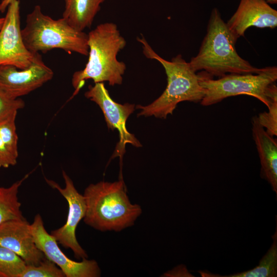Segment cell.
I'll use <instances>...</instances> for the list:
<instances>
[{
  "mask_svg": "<svg viewBox=\"0 0 277 277\" xmlns=\"http://www.w3.org/2000/svg\"><path fill=\"white\" fill-rule=\"evenodd\" d=\"M83 195L86 205L84 222L101 231L118 232L132 226L142 212L139 205L130 201L123 179L91 184Z\"/></svg>",
  "mask_w": 277,
  "mask_h": 277,
  "instance_id": "obj_1",
  "label": "cell"
},
{
  "mask_svg": "<svg viewBox=\"0 0 277 277\" xmlns=\"http://www.w3.org/2000/svg\"><path fill=\"white\" fill-rule=\"evenodd\" d=\"M137 40L142 45L143 53L149 59L155 60L163 66L167 75V85L162 94L150 104L137 105L141 109L138 116H154L166 118L172 114L177 104L182 102H200L204 95V90L200 83V75L179 54L171 61L159 55L144 36Z\"/></svg>",
  "mask_w": 277,
  "mask_h": 277,
  "instance_id": "obj_2",
  "label": "cell"
},
{
  "mask_svg": "<svg viewBox=\"0 0 277 277\" xmlns=\"http://www.w3.org/2000/svg\"><path fill=\"white\" fill-rule=\"evenodd\" d=\"M126 41L113 23L97 26L88 34V61L85 68L75 72L72 77L76 94L89 79L94 83L108 82L110 86L121 85L126 69L123 62L117 58L118 53L124 48Z\"/></svg>",
  "mask_w": 277,
  "mask_h": 277,
  "instance_id": "obj_3",
  "label": "cell"
},
{
  "mask_svg": "<svg viewBox=\"0 0 277 277\" xmlns=\"http://www.w3.org/2000/svg\"><path fill=\"white\" fill-rule=\"evenodd\" d=\"M237 39L222 19L218 9L211 13L207 33L197 55L189 62L195 71H204L211 76L221 77L228 73H258L255 67L237 53Z\"/></svg>",
  "mask_w": 277,
  "mask_h": 277,
  "instance_id": "obj_4",
  "label": "cell"
},
{
  "mask_svg": "<svg viewBox=\"0 0 277 277\" xmlns=\"http://www.w3.org/2000/svg\"><path fill=\"white\" fill-rule=\"evenodd\" d=\"M22 35L26 48L33 53L61 49L88 55V34L74 29L63 17L54 19L44 14L39 5L27 15Z\"/></svg>",
  "mask_w": 277,
  "mask_h": 277,
  "instance_id": "obj_5",
  "label": "cell"
},
{
  "mask_svg": "<svg viewBox=\"0 0 277 277\" xmlns=\"http://www.w3.org/2000/svg\"><path fill=\"white\" fill-rule=\"evenodd\" d=\"M200 83L204 90L201 104L204 106L218 103L228 97L242 94L259 100L267 108L277 100V68H262L258 73L227 74L213 79L204 71L199 72Z\"/></svg>",
  "mask_w": 277,
  "mask_h": 277,
  "instance_id": "obj_6",
  "label": "cell"
},
{
  "mask_svg": "<svg viewBox=\"0 0 277 277\" xmlns=\"http://www.w3.org/2000/svg\"><path fill=\"white\" fill-rule=\"evenodd\" d=\"M88 88V90L85 93V97L100 107L108 128L112 130H117L118 132L119 142L111 159L120 157L122 165L126 144H129L136 147L142 146L138 140L126 128V121L134 111L135 105L121 104L115 102L110 96L103 83H95L94 86L90 85Z\"/></svg>",
  "mask_w": 277,
  "mask_h": 277,
  "instance_id": "obj_7",
  "label": "cell"
},
{
  "mask_svg": "<svg viewBox=\"0 0 277 277\" xmlns=\"http://www.w3.org/2000/svg\"><path fill=\"white\" fill-rule=\"evenodd\" d=\"M65 187H61L55 182L45 178L47 183L56 189L66 199L68 204V213L66 223L60 228L53 230L50 234L57 243L64 248H69L77 259L88 258L85 250L78 243L76 237V229L80 222L84 219L86 211V205L83 194L75 188L73 182L64 171H62Z\"/></svg>",
  "mask_w": 277,
  "mask_h": 277,
  "instance_id": "obj_8",
  "label": "cell"
},
{
  "mask_svg": "<svg viewBox=\"0 0 277 277\" xmlns=\"http://www.w3.org/2000/svg\"><path fill=\"white\" fill-rule=\"evenodd\" d=\"M19 0H12L0 29V66L11 65L19 69L29 67L39 53L26 48L22 35Z\"/></svg>",
  "mask_w": 277,
  "mask_h": 277,
  "instance_id": "obj_9",
  "label": "cell"
},
{
  "mask_svg": "<svg viewBox=\"0 0 277 277\" xmlns=\"http://www.w3.org/2000/svg\"><path fill=\"white\" fill-rule=\"evenodd\" d=\"M35 243L46 257L54 263L66 277H98L101 270L94 260L84 258L76 262L68 258L61 250L55 238L46 230L41 215L37 213L31 224Z\"/></svg>",
  "mask_w": 277,
  "mask_h": 277,
  "instance_id": "obj_10",
  "label": "cell"
},
{
  "mask_svg": "<svg viewBox=\"0 0 277 277\" xmlns=\"http://www.w3.org/2000/svg\"><path fill=\"white\" fill-rule=\"evenodd\" d=\"M53 76L52 70L38 54L31 65L26 69L0 66V90L10 98H17L39 88Z\"/></svg>",
  "mask_w": 277,
  "mask_h": 277,
  "instance_id": "obj_11",
  "label": "cell"
},
{
  "mask_svg": "<svg viewBox=\"0 0 277 277\" xmlns=\"http://www.w3.org/2000/svg\"><path fill=\"white\" fill-rule=\"evenodd\" d=\"M0 246L16 253L28 265H38L46 258L36 246L31 224L25 218L9 220L0 225Z\"/></svg>",
  "mask_w": 277,
  "mask_h": 277,
  "instance_id": "obj_12",
  "label": "cell"
},
{
  "mask_svg": "<svg viewBox=\"0 0 277 277\" xmlns=\"http://www.w3.org/2000/svg\"><path fill=\"white\" fill-rule=\"evenodd\" d=\"M226 24L238 39L251 27L275 28L277 11L265 0H240L236 11Z\"/></svg>",
  "mask_w": 277,
  "mask_h": 277,
  "instance_id": "obj_13",
  "label": "cell"
},
{
  "mask_svg": "<svg viewBox=\"0 0 277 277\" xmlns=\"http://www.w3.org/2000/svg\"><path fill=\"white\" fill-rule=\"evenodd\" d=\"M252 132L261 165V175L277 194V141L260 124L258 116L252 119Z\"/></svg>",
  "mask_w": 277,
  "mask_h": 277,
  "instance_id": "obj_14",
  "label": "cell"
},
{
  "mask_svg": "<svg viewBox=\"0 0 277 277\" xmlns=\"http://www.w3.org/2000/svg\"><path fill=\"white\" fill-rule=\"evenodd\" d=\"M63 18L74 29L83 31L90 28L105 0H64Z\"/></svg>",
  "mask_w": 277,
  "mask_h": 277,
  "instance_id": "obj_15",
  "label": "cell"
},
{
  "mask_svg": "<svg viewBox=\"0 0 277 277\" xmlns=\"http://www.w3.org/2000/svg\"><path fill=\"white\" fill-rule=\"evenodd\" d=\"M273 243L266 253L263 256L259 265L246 271L230 275H220L205 271H199L202 276L206 277H276L277 276V223L275 231L272 235Z\"/></svg>",
  "mask_w": 277,
  "mask_h": 277,
  "instance_id": "obj_16",
  "label": "cell"
},
{
  "mask_svg": "<svg viewBox=\"0 0 277 277\" xmlns=\"http://www.w3.org/2000/svg\"><path fill=\"white\" fill-rule=\"evenodd\" d=\"M28 176V174L26 175L8 187H0V225L9 220L25 218L21 210L18 193L20 186Z\"/></svg>",
  "mask_w": 277,
  "mask_h": 277,
  "instance_id": "obj_17",
  "label": "cell"
},
{
  "mask_svg": "<svg viewBox=\"0 0 277 277\" xmlns=\"http://www.w3.org/2000/svg\"><path fill=\"white\" fill-rule=\"evenodd\" d=\"M26 265L16 253L0 246V277H20Z\"/></svg>",
  "mask_w": 277,
  "mask_h": 277,
  "instance_id": "obj_18",
  "label": "cell"
},
{
  "mask_svg": "<svg viewBox=\"0 0 277 277\" xmlns=\"http://www.w3.org/2000/svg\"><path fill=\"white\" fill-rule=\"evenodd\" d=\"M17 111H14L0 119V137L10 152L18 157V136L15 119Z\"/></svg>",
  "mask_w": 277,
  "mask_h": 277,
  "instance_id": "obj_19",
  "label": "cell"
},
{
  "mask_svg": "<svg viewBox=\"0 0 277 277\" xmlns=\"http://www.w3.org/2000/svg\"><path fill=\"white\" fill-rule=\"evenodd\" d=\"M20 277H66L62 270L46 258L36 266L27 265Z\"/></svg>",
  "mask_w": 277,
  "mask_h": 277,
  "instance_id": "obj_20",
  "label": "cell"
},
{
  "mask_svg": "<svg viewBox=\"0 0 277 277\" xmlns=\"http://www.w3.org/2000/svg\"><path fill=\"white\" fill-rule=\"evenodd\" d=\"M268 111L261 113L258 116L260 124L272 136L277 135V100L268 107Z\"/></svg>",
  "mask_w": 277,
  "mask_h": 277,
  "instance_id": "obj_21",
  "label": "cell"
},
{
  "mask_svg": "<svg viewBox=\"0 0 277 277\" xmlns=\"http://www.w3.org/2000/svg\"><path fill=\"white\" fill-rule=\"evenodd\" d=\"M24 106L25 103L21 98H10L0 90V119Z\"/></svg>",
  "mask_w": 277,
  "mask_h": 277,
  "instance_id": "obj_22",
  "label": "cell"
},
{
  "mask_svg": "<svg viewBox=\"0 0 277 277\" xmlns=\"http://www.w3.org/2000/svg\"><path fill=\"white\" fill-rule=\"evenodd\" d=\"M17 157L8 149L0 137V168H8L17 163Z\"/></svg>",
  "mask_w": 277,
  "mask_h": 277,
  "instance_id": "obj_23",
  "label": "cell"
},
{
  "mask_svg": "<svg viewBox=\"0 0 277 277\" xmlns=\"http://www.w3.org/2000/svg\"><path fill=\"white\" fill-rule=\"evenodd\" d=\"M12 0H3L0 4V11L4 12Z\"/></svg>",
  "mask_w": 277,
  "mask_h": 277,
  "instance_id": "obj_24",
  "label": "cell"
},
{
  "mask_svg": "<svg viewBox=\"0 0 277 277\" xmlns=\"http://www.w3.org/2000/svg\"><path fill=\"white\" fill-rule=\"evenodd\" d=\"M268 3L270 4H276L277 3V0H265Z\"/></svg>",
  "mask_w": 277,
  "mask_h": 277,
  "instance_id": "obj_25",
  "label": "cell"
},
{
  "mask_svg": "<svg viewBox=\"0 0 277 277\" xmlns=\"http://www.w3.org/2000/svg\"><path fill=\"white\" fill-rule=\"evenodd\" d=\"M4 17L0 18V29H1L4 21Z\"/></svg>",
  "mask_w": 277,
  "mask_h": 277,
  "instance_id": "obj_26",
  "label": "cell"
}]
</instances>
